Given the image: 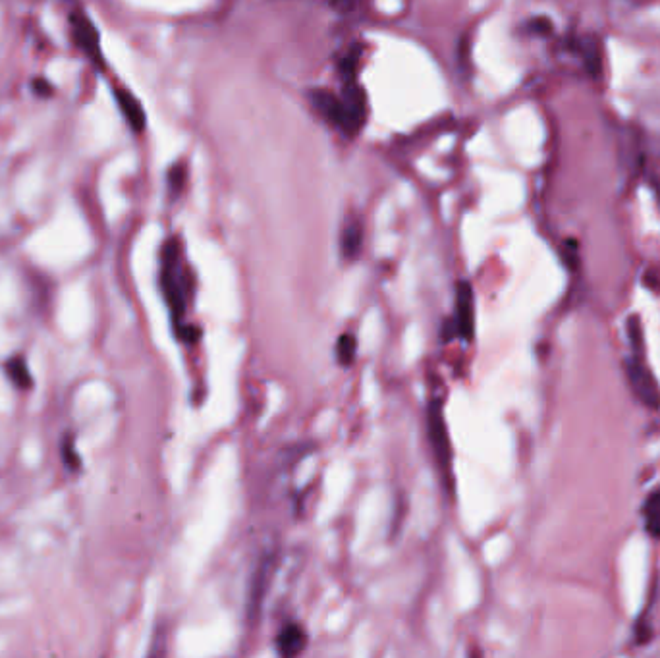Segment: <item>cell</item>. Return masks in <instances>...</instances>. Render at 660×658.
I'll use <instances>...</instances> for the list:
<instances>
[{
	"label": "cell",
	"instance_id": "1",
	"mask_svg": "<svg viewBox=\"0 0 660 658\" xmlns=\"http://www.w3.org/2000/svg\"><path fill=\"white\" fill-rule=\"evenodd\" d=\"M161 290L166 305L170 309L172 321L176 323V332L180 334L182 321L188 311V302L192 296V275L184 263L180 240L172 238L166 242L161 255Z\"/></svg>",
	"mask_w": 660,
	"mask_h": 658
},
{
	"label": "cell",
	"instance_id": "2",
	"mask_svg": "<svg viewBox=\"0 0 660 658\" xmlns=\"http://www.w3.org/2000/svg\"><path fill=\"white\" fill-rule=\"evenodd\" d=\"M626 375L637 400L651 410H659L660 386L645 361L643 350H633V356L626 361Z\"/></svg>",
	"mask_w": 660,
	"mask_h": 658
},
{
	"label": "cell",
	"instance_id": "3",
	"mask_svg": "<svg viewBox=\"0 0 660 658\" xmlns=\"http://www.w3.org/2000/svg\"><path fill=\"white\" fill-rule=\"evenodd\" d=\"M340 103H342L340 132L348 138H356L367 120V97L363 87L356 80L342 82Z\"/></svg>",
	"mask_w": 660,
	"mask_h": 658
},
{
	"label": "cell",
	"instance_id": "4",
	"mask_svg": "<svg viewBox=\"0 0 660 658\" xmlns=\"http://www.w3.org/2000/svg\"><path fill=\"white\" fill-rule=\"evenodd\" d=\"M475 330V302H473V290L469 282H460L456 288V311L454 319L450 321V336L471 340Z\"/></svg>",
	"mask_w": 660,
	"mask_h": 658
},
{
	"label": "cell",
	"instance_id": "5",
	"mask_svg": "<svg viewBox=\"0 0 660 658\" xmlns=\"http://www.w3.org/2000/svg\"><path fill=\"white\" fill-rule=\"evenodd\" d=\"M70 24H72L74 41L78 43V47L82 49L89 60H93V62H97V66H101L103 64L101 37H99V31L95 28V24L89 20V16L82 10H76V12L70 14Z\"/></svg>",
	"mask_w": 660,
	"mask_h": 658
},
{
	"label": "cell",
	"instance_id": "6",
	"mask_svg": "<svg viewBox=\"0 0 660 658\" xmlns=\"http://www.w3.org/2000/svg\"><path fill=\"white\" fill-rule=\"evenodd\" d=\"M429 435L433 440L437 460L442 466H450V442H448V431H446V423H444V415H442L440 406H433L429 410Z\"/></svg>",
	"mask_w": 660,
	"mask_h": 658
},
{
	"label": "cell",
	"instance_id": "7",
	"mask_svg": "<svg viewBox=\"0 0 660 658\" xmlns=\"http://www.w3.org/2000/svg\"><path fill=\"white\" fill-rule=\"evenodd\" d=\"M309 101L313 103V109L317 110L330 126L340 130L342 124V103H340V95H334L332 91L327 89H313L309 93Z\"/></svg>",
	"mask_w": 660,
	"mask_h": 658
},
{
	"label": "cell",
	"instance_id": "8",
	"mask_svg": "<svg viewBox=\"0 0 660 658\" xmlns=\"http://www.w3.org/2000/svg\"><path fill=\"white\" fill-rule=\"evenodd\" d=\"M114 97H116L118 109L122 112V116L126 118V122L130 124V128L136 134H141L145 130L147 116H145V110L141 107V103L134 97V93L128 91V89H116Z\"/></svg>",
	"mask_w": 660,
	"mask_h": 658
},
{
	"label": "cell",
	"instance_id": "9",
	"mask_svg": "<svg viewBox=\"0 0 660 658\" xmlns=\"http://www.w3.org/2000/svg\"><path fill=\"white\" fill-rule=\"evenodd\" d=\"M305 645H307V633L298 624H288L276 635V653L280 657H298L305 649Z\"/></svg>",
	"mask_w": 660,
	"mask_h": 658
},
{
	"label": "cell",
	"instance_id": "10",
	"mask_svg": "<svg viewBox=\"0 0 660 658\" xmlns=\"http://www.w3.org/2000/svg\"><path fill=\"white\" fill-rule=\"evenodd\" d=\"M578 53L583 60V66L587 68V72L591 76H599L601 68H603V51H601V43L597 37L593 35H585L578 45Z\"/></svg>",
	"mask_w": 660,
	"mask_h": 658
},
{
	"label": "cell",
	"instance_id": "11",
	"mask_svg": "<svg viewBox=\"0 0 660 658\" xmlns=\"http://www.w3.org/2000/svg\"><path fill=\"white\" fill-rule=\"evenodd\" d=\"M361 246H363V228L359 222H350L344 226L342 236H340V249L344 259H356L361 253Z\"/></svg>",
	"mask_w": 660,
	"mask_h": 658
},
{
	"label": "cell",
	"instance_id": "12",
	"mask_svg": "<svg viewBox=\"0 0 660 658\" xmlns=\"http://www.w3.org/2000/svg\"><path fill=\"white\" fill-rule=\"evenodd\" d=\"M643 516H645V527H647V531L655 539H660V487L645 498Z\"/></svg>",
	"mask_w": 660,
	"mask_h": 658
},
{
	"label": "cell",
	"instance_id": "13",
	"mask_svg": "<svg viewBox=\"0 0 660 658\" xmlns=\"http://www.w3.org/2000/svg\"><path fill=\"white\" fill-rule=\"evenodd\" d=\"M6 373H8V379L16 384L18 388H24V390L31 388L33 379H31V373H29L24 357H12V359H8L6 361Z\"/></svg>",
	"mask_w": 660,
	"mask_h": 658
},
{
	"label": "cell",
	"instance_id": "14",
	"mask_svg": "<svg viewBox=\"0 0 660 658\" xmlns=\"http://www.w3.org/2000/svg\"><path fill=\"white\" fill-rule=\"evenodd\" d=\"M356 356H358V338L350 332H344L336 344V357H338L340 365H344V367L352 365Z\"/></svg>",
	"mask_w": 660,
	"mask_h": 658
},
{
	"label": "cell",
	"instance_id": "15",
	"mask_svg": "<svg viewBox=\"0 0 660 658\" xmlns=\"http://www.w3.org/2000/svg\"><path fill=\"white\" fill-rule=\"evenodd\" d=\"M184 186H186V166L178 163L168 170V188L174 195H178L184 190Z\"/></svg>",
	"mask_w": 660,
	"mask_h": 658
},
{
	"label": "cell",
	"instance_id": "16",
	"mask_svg": "<svg viewBox=\"0 0 660 658\" xmlns=\"http://www.w3.org/2000/svg\"><path fill=\"white\" fill-rule=\"evenodd\" d=\"M529 28H531L533 33H537V35H549L550 31H552V24H550L547 18H537V20H533L529 24Z\"/></svg>",
	"mask_w": 660,
	"mask_h": 658
},
{
	"label": "cell",
	"instance_id": "17",
	"mask_svg": "<svg viewBox=\"0 0 660 658\" xmlns=\"http://www.w3.org/2000/svg\"><path fill=\"white\" fill-rule=\"evenodd\" d=\"M31 87H33V91H35L39 97H51V93H53V87L49 85L47 80H43V78H37Z\"/></svg>",
	"mask_w": 660,
	"mask_h": 658
},
{
	"label": "cell",
	"instance_id": "18",
	"mask_svg": "<svg viewBox=\"0 0 660 658\" xmlns=\"http://www.w3.org/2000/svg\"><path fill=\"white\" fill-rule=\"evenodd\" d=\"M64 456H66V462L72 467L78 466L80 460H78V454L72 450V444H66L64 446Z\"/></svg>",
	"mask_w": 660,
	"mask_h": 658
},
{
	"label": "cell",
	"instance_id": "19",
	"mask_svg": "<svg viewBox=\"0 0 660 658\" xmlns=\"http://www.w3.org/2000/svg\"><path fill=\"white\" fill-rule=\"evenodd\" d=\"M653 192H655V197H657V201H659L660 205V180H653Z\"/></svg>",
	"mask_w": 660,
	"mask_h": 658
}]
</instances>
